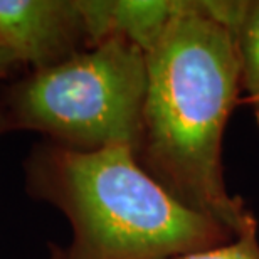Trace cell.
I'll list each match as a JSON object with an SVG mask.
<instances>
[{
  "label": "cell",
  "mask_w": 259,
  "mask_h": 259,
  "mask_svg": "<svg viewBox=\"0 0 259 259\" xmlns=\"http://www.w3.org/2000/svg\"><path fill=\"white\" fill-rule=\"evenodd\" d=\"M180 0H79L90 48L121 37L145 54L157 44Z\"/></svg>",
  "instance_id": "obj_5"
},
{
  "label": "cell",
  "mask_w": 259,
  "mask_h": 259,
  "mask_svg": "<svg viewBox=\"0 0 259 259\" xmlns=\"http://www.w3.org/2000/svg\"><path fill=\"white\" fill-rule=\"evenodd\" d=\"M27 185L71 224L69 247L53 259H174L236 237L167 192L130 145L91 152L44 145L29 160Z\"/></svg>",
  "instance_id": "obj_2"
},
{
  "label": "cell",
  "mask_w": 259,
  "mask_h": 259,
  "mask_svg": "<svg viewBox=\"0 0 259 259\" xmlns=\"http://www.w3.org/2000/svg\"><path fill=\"white\" fill-rule=\"evenodd\" d=\"M174 259H259L257 226H252L242 234H237L226 244L187 252Z\"/></svg>",
  "instance_id": "obj_7"
},
{
  "label": "cell",
  "mask_w": 259,
  "mask_h": 259,
  "mask_svg": "<svg viewBox=\"0 0 259 259\" xmlns=\"http://www.w3.org/2000/svg\"><path fill=\"white\" fill-rule=\"evenodd\" d=\"M2 126H4V120H2V116H0V130H2Z\"/></svg>",
  "instance_id": "obj_9"
},
{
  "label": "cell",
  "mask_w": 259,
  "mask_h": 259,
  "mask_svg": "<svg viewBox=\"0 0 259 259\" xmlns=\"http://www.w3.org/2000/svg\"><path fill=\"white\" fill-rule=\"evenodd\" d=\"M90 48L79 0H0V49L34 71Z\"/></svg>",
  "instance_id": "obj_4"
},
{
  "label": "cell",
  "mask_w": 259,
  "mask_h": 259,
  "mask_svg": "<svg viewBox=\"0 0 259 259\" xmlns=\"http://www.w3.org/2000/svg\"><path fill=\"white\" fill-rule=\"evenodd\" d=\"M145 95L147 54L110 37L14 84L5 125L82 152L115 145L137 148Z\"/></svg>",
  "instance_id": "obj_3"
},
{
  "label": "cell",
  "mask_w": 259,
  "mask_h": 259,
  "mask_svg": "<svg viewBox=\"0 0 259 259\" xmlns=\"http://www.w3.org/2000/svg\"><path fill=\"white\" fill-rule=\"evenodd\" d=\"M14 64H17V63H15V59L12 58V56L0 49V72L7 71L9 67H12Z\"/></svg>",
  "instance_id": "obj_8"
},
{
  "label": "cell",
  "mask_w": 259,
  "mask_h": 259,
  "mask_svg": "<svg viewBox=\"0 0 259 259\" xmlns=\"http://www.w3.org/2000/svg\"><path fill=\"white\" fill-rule=\"evenodd\" d=\"M241 90L236 35L202 2L180 0L147 53V95L135 148L140 165L179 202L232 234L257 226L222 174V138Z\"/></svg>",
  "instance_id": "obj_1"
},
{
  "label": "cell",
  "mask_w": 259,
  "mask_h": 259,
  "mask_svg": "<svg viewBox=\"0 0 259 259\" xmlns=\"http://www.w3.org/2000/svg\"><path fill=\"white\" fill-rule=\"evenodd\" d=\"M236 40L241 66V88L247 93V101L259 108V0L247 4Z\"/></svg>",
  "instance_id": "obj_6"
}]
</instances>
